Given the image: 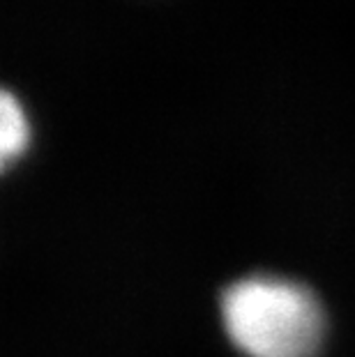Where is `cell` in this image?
I'll use <instances>...</instances> for the list:
<instances>
[{
    "instance_id": "6da1fadb",
    "label": "cell",
    "mask_w": 355,
    "mask_h": 357,
    "mask_svg": "<svg viewBox=\"0 0 355 357\" xmlns=\"http://www.w3.org/2000/svg\"><path fill=\"white\" fill-rule=\"evenodd\" d=\"M229 339L247 357H314L326 316L316 295L298 281L256 275L222 293Z\"/></svg>"
},
{
    "instance_id": "7a4b0ae2",
    "label": "cell",
    "mask_w": 355,
    "mask_h": 357,
    "mask_svg": "<svg viewBox=\"0 0 355 357\" xmlns=\"http://www.w3.org/2000/svg\"><path fill=\"white\" fill-rule=\"evenodd\" d=\"M30 141V123L24 104L10 88L0 95V159L10 166L14 159L26 153Z\"/></svg>"
}]
</instances>
